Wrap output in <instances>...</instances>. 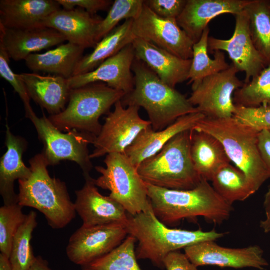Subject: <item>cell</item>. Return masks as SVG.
Wrapping results in <instances>:
<instances>
[{
  "label": "cell",
  "mask_w": 270,
  "mask_h": 270,
  "mask_svg": "<svg viewBox=\"0 0 270 270\" xmlns=\"http://www.w3.org/2000/svg\"><path fill=\"white\" fill-rule=\"evenodd\" d=\"M148 196L154 214L168 226L178 225L184 219L195 222L198 216L214 224L227 220L233 207L202 178L194 188L170 190L146 183Z\"/></svg>",
  "instance_id": "1"
},
{
  "label": "cell",
  "mask_w": 270,
  "mask_h": 270,
  "mask_svg": "<svg viewBox=\"0 0 270 270\" xmlns=\"http://www.w3.org/2000/svg\"><path fill=\"white\" fill-rule=\"evenodd\" d=\"M126 226L128 234L138 242L136 248L137 259L148 260L161 269L164 268V260L169 253L198 242L215 241L225 234L214 230H189L170 228L156 217L151 204L139 214H128Z\"/></svg>",
  "instance_id": "2"
},
{
  "label": "cell",
  "mask_w": 270,
  "mask_h": 270,
  "mask_svg": "<svg viewBox=\"0 0 270 270\" xmlns=\"http://www.w3.org/2000/svg\"><path fill=\"white\" fill-rule=\"evenodd\" d=\"M132 70L134 88L121 102L124 106L143 108L154 130H162L182 116L198 112L188 98L164 82L142 61L135 58Z\"/></svg>",
  "instance_id": "3"
},
{
  "label": "cell",
  "mask_w": 270,
  "mask_h": 270,
  "mask_svg": "<svg viewBox=\"0 0 270 270\" xmlns=\"http://www.w3.org/2000/svg\"><path fill=\"white\" fill-rule=\"evenodd\" d=\"M29 164L30 176L18 180V203L38 210L52 228H64L76 214L74 203L70 198L66 184L49 175L42 152L30 159Z\"/></svg>",
  "instance_id": "4"
},
{
  "label": "cell",
  "mask_w": 270,
  "mask_h": 270,
  "mask_svg": "<svg viewBox=\"0 0 270 270\" xmlns=\"http://www.w3.org/2000/svg\"><path fill=\"white\" fill-rule=\"evenodd\" d=\"M194 128L208 132L220 141L230 162L245 174L255 192L269 178L258 148L259 132L233 116H204Z\"/></svg>",
  "instance_id": "5"
},
{
  "label": "cell",
  "mask_w": 270,
  "mask_h": 270,
  "mask_svg": "<svg viewBox=\"0 0 270 270\" xmlns=\"http://www.w3.org/2000/svg\"><path fill=\"white\" fill-rule=\"evenodd\" d=\"M192 130L178 134L139 164L138 173L146 183L176 190H190L199 184L202 178L194 168L190 152Z\"/></svg>",
  "instance_id": "6"
},
{
  "label": "cell",
  "mask_w": 270,
  "mask_h": 270,
  "mask_svg": "<svg viewBox=\"0 0 270 270\" xmlns=\"http://www.w3.org/2000/svg\"><path fill=\"white\" fill-rule=\"evenodd\" d=\"M125 94L103 82L71 89L66 107L48 118L62 132L75 130L96 136L102 127L99 122L100 116Z\"/></svg>",
  "instance_id": "7"
},
{
  "label": "cell",
  "mask_w": 270,
  "mask_h": 270,
  "mask_svg": "<svg viewBox=\"0 0 270 270\" xmlns=\"http://www.w3.org/2000/svg\"><path fill=\"white\" fill-rule=\"evenodd\" d=\"M106 167L96 166L100 176L94 179L96 186L110 191V197L120 203L128 214L135 215L150 205L146 183L124 153H110L104 160Z\"/></svg>",
  "instance_id": "8"
},
{
  "label": "cell",
  "mask_w": 270,
  "mask_h": 270,
  "mask_svg": "<svg viewBox=\"0 0 270 270\" xmlns=\"http://www.w3.org/2000/svg\"><path fill=\"white\" fill-rule=\"evenodd\" d=\"M26 116L34 124L44 144L42 153L48 166L69 160L80 166L84 176L90 174L92 166L88 146L93 143L95 136L75 130L62 133L44 115L38 117L33 110L26 113Z\"/></svg>",
  "instance_id": "9"
},
{
  "label": "cell",
  "mask_w": 270,
  "mask_h": 270,
  "mask_svg": "<svg viewBox=\"0 0 270 270\" xmlns=\"http://www.w3.org/2000/svg\"><path fill=\"white\" fill-rule=\"evenodd\" d=\"M114 106V110L105 118L100 134L94 138V149L90 154V159L110 153H123L142 130L151 126L148 120L140 116L138 106L130 105L126 108L121 100Z\"/></svg>",
  "instance_id": "10"
},
{
  "label": "cell",
  "mask_w": 270,
  "mask_h": 270,
  "mask_svg": "<svg viewBox=\"0 0 270 270\" xmlns=\"http://www.w3.org/2000/svg\"><path fill=\"white\" fill-rule=\"evenodd\" d=\"M238 72L232 64L228 69L205 78L192 90L189 102L206 116H232L236 108L234 94L244 84L236 76Z\"/></svg>",
  "instance_id": "11"
},
{
  "label": "cell",
  "mask_w": 270,
  "mask_h": 270,
  "mask_svg": "<svg viewBox=\"0 0 270 270\" xmlns=\"http://www.w3.org/2000/svg\"><path fill=\"white\" fill-rule=\"evenodd\" d=\"M132 32L135 37L181 58L189 60L192 57L194 43L176 20L158 16L144 2L140 14L133 20Z\"/></svg>",
  "instance_id": "12"
},
{
  "label": "cell",
  "mask_w": 270,
  "mask_h": 270,
  "mask_svg": "<svg viewBox=\"0 0 270 270\" xmlns=\"http://www.w3.org/2000/svg\"><path fill=\"white\" fill-rule=\"evenodd\" d=\"M128 236L126 224L82 225L70 236L66 248L68 259L80 266L109 253Z\"/></svg>",
  "instance_id": "13"
},
{
  "label": "cell",
  "mask_w": 270,
  "mask_h": 270,
  "mask_svg": "<svg viewBox=\"0 0 270 270\" xmlns=\"http://www.w3.org/2000/svg\"><path fill=\"white\" fill-rule=\"evenodd\" d=\"M184 250L189 260L197 267L214 266L263 270L268 265L264 256V250L258 245L230 248L219 246L214 240H206L186 246Z\"/></svg>",
  "instance_id": "14"
},
{
  "label": "cell",
  "mask_w": 270,
  "mask_h": 270,
  "mask_svg": "<svg viewBox=\"0 0 270 270\" xmlns=\"http://www.w3.org/2000/svg\"><path fill=\"white\" fill-rule=\"evenodd\" d=\"M235 16V27L232 36L223 40L209 36L208 50L225 51L238 71L245 72L244 83L248 82L266 65L252 40L248 20L244 9Z\"/></svg>",
  "instance_id": "15"
},
{
  "label": "cell",
  "mask_w": 270,
  "mask_h": 270,
  "mask_svg": "<svg viewBox=\"0 0 270 270\" xmlns=\"http://www.w3.org/2000/svg\"><path fill=\"white\" fill-rule=\"evenodd\" d=\"M135 58L132 43L108 58L94 70L68 79L71 89L94 82H103L114 89L127 94L134 88L132 70Z\"/></svg>",
  "instance_id": "16"
},
{
  "label": "cell",
  "mask_w": 270,
  "mask_h": 270,
  "mask_svg": "<svg viewBox=\"0 0 270 270\" xmlns=\"http://www.w3.org/2000/svg\"><path fill=\"white\" fill-rule=\"evenodd\" d=\"M83 187L75 191V210L82 225L93 226L112 223L126 224L128 212L118 202L102 194L90 174L84 176Z\"/></svg>",
  "instance_id": "17"
},
{
  "label": "cell",
  "mask_w": 270,
  "mask_h": 270,
  "mask_svg": "<svg viewBox=\"0 0 270 270\" xmlns=\"http://www.w3.org/2000/svg\"><path fill=\"white\" fill-rule=\"evenodd\" d=\"M102 20L80 8H60L44 18L40 26L56 30L68 42L85 49L94 48L97 44L96 32Z\"/></svg>",
  "instance_id": "18"
},
{
  "label": "cell",
  "mask_w": 270,
  "mask_h": 270,
  "mask_svg": "<svg viewBox=\"0 0 270 270\" xmlns=\"http://www.w3.org/2000/svg\"><path fill=\"white\" fill-rule=\"evenodd\" d=\"M65 37L56 30L43 26L10 28L0 25V42L10 58L24 60L34 52L62 44Z\"/></svg>",
  "instance_id": "19"
},
{
  "label": "cell",
  "mask_w": 270,
  "mask_h": 270,
  "mask_svg": "<svg viewBox=\"0 0 270 270\" xmlns=\"http://www.w3.org/2000/svg\"><path fill=\"white\" fill-rule=\"evenodd\" d=\"M250 0H187L176 22L196 43L210 20L224 14L236 15L242 11Z\"/></svg>",
  "instance_id": "20"
},
{
  "label": "cell",
  "mask_w": 270,
  "mask_h": 270,
  "mask_svg": "<svg viewBox=\"0 0 270 270\" xmlns=\"http://www.w3.org/2000/svg\"><path fill=\"white\" fill-rule=\"evenodd\" d=\"M204 116L198 112L189 114L160 130H154L151 126L142 130L123 153L137 168L142 161L158 153L175 136L193 129Z\"/></svg>",
  "instance_id": "21"
},
{
  "label": "cell",
  "mask_w": 270,
  "mask_h": 270,
  "mask_svg": "<svg viewBox=\"0 0 270 270\" xmlns=\"http://www.w3.org/2000/svg\"><path fill=\"white\" fill-rule=\"evenodd\" d=\"M132 44L135 58L145 63L165 84L174 88L188 80L192 59L181 58L136 37Z\"/></svg>",
  "instance_id": "22"
},
{
  "label": "cell",
  "mask_w": 270,
  "mask_h": 270,
  "mask_svg": "<svg viewBox=\"0 0 270 270\" xmlns=\"http://www.w3.org/2000/svg\"><path fill=\"white\" fill-rule=\"evenodd\" d=\"M24 82L28 95L51 115L64 110L71 88L68 79L56 75L44 76L36 72L18 74Z\"/></svg>",
  "instance_id": "23"
},
{
  "label": "cell",
  "mask_w": 270,
  "mask_h": 270,
  "mask_svg": "<svg viewBox=\"0 0 270 270\" xmlns=\"http://www.w3.org/2000/svg\"><path fill=\"white\" fill-rule=\"evenodd\" d=\"M6 128V151L0 161V193L4 204H10L18 203V194L14 190V181L28 178L31 170L22 161V154L27 146L26 140L14 135L7 122Z\"/></svg>",
  "instance_id": "24"
},
{
  "label": "cell",
  "mask_w": 270,
  "mask_h": 270,
  "mask_svg": "<svg viewBox=\"0 0 270 270\" xmlns=\"http://www.w3.org/2000/svg\"><path fill=\"white\" fill-rule=\"evenodd\" d=\"M60 6L56 0H0V25L10 28L40 26Z\"/></svg>",
  "instance_id": "25"
},
{
  "label": "cell",
  "mask_w": 270,
  "mask_h": 270,
  "mask_svg": "<svg viewBox=\"0 0 270 270\" xmlns=\"http://www.w3.org/2000/svg\"><path fill=\"white\" fill-rule=\"evenodd\" d=\"M190 152L195 170L208 181L220 168L231 162L220 141L208 132L194 128L192 130Z\"/></svg>",
  "instance_id": "26"
},
{
  "label": "cell",
  "mask_w": 270,
  "mask_h": 270,
  "mask_svg": "<svg viewBox=\"0 0 270 270\" xmlns=\"http://www.w3.org/2000/svg\"><path fill=\"white\" fill-rule=\"evenodd\" d=\"M84 48L67 42L42 54L34 53L24 60L26 66L34 72H42L69 79L74 76Z\"/></svg>",
  "instance_id": "27"
},
{
  "label": "cell",
  "mask_w": 270,
  "mask_h": 270,
  "mask_svg": "<svg viewBox=\"0 0 270 270\" xmlns=\"http://www.w3.org/2000/svg\"><path fill=\"white\" fill-rule=\"evenodd\" d=\"M134 20H126L100 40L90 54L84 56L76 64L74 76L90 72L108 58L132 42Z\"/></svg>",
  "instance_id": "28"
},
{
  "label": "cell",
  "mask_w": 270,
  "mask_h": 270,
  "mask_svg": "<svg viewBox=\"0 0 270 270\" xmlns=\"http://www.w3.org/2000/svg\"><path fill=\"white\" fill-rule=\"evenodd\" d=\"M210 28L207 26L198 42L192 46V57L188 74V84L194 90L206 77L228 69V64L222 51H214V58L208 54V38Z\"/></svg>",
  "instance_id": "29"
},
{
  "label": "cell",
  "mask_w": 270,
  "mask_h": 270,
  "mask_svg": "<svg viewBox=\"0 0 270 270\" xmlns=\"http://www.w3.org/2000/svg\"><path fill=\"white\" fill-rule=\"evenodd\" d=\"M244 10L252 42L267 66L270 64V0H250Z\"/></svg>",
  "instance_id": "30"
},
{
  "label": "cell",
  "mask_w": 270,
  "mask_h": 270,
  "mask_svg": "<svg viewBox=\"0 0 270 270\" xmlns=\"http://www.w3.org/2000/svg\"><path fill=\"white\" fill-rule=\"evenodd\" d=\"M216 192L227 202L244 201L256 192L245 174L230 164L220 168L210 180Z\"/></svg>",
  "instance_id": "31"
},
{
  "label": "cell",
  "mask_w": 270,
  "mask_h": 270,
  "mask_svg": "<svg viewBox=\"0 0 270 270\" xmlns=\"http://www.w3.org/2000/svg\"><path fill=\"white\" fill-rule=\"evenodd\" d=\"M36 218V213L30 210L13 238L8 258L12 270H28L36 258L30 243L38 224Z\"/></svg>",
  "instance_id": "32"
},
{
  "label": "cell",
  "mask_w": 270,
  "mask_h": 270,
  "mask_svg": "<svg viewBox=\"0 0 270 270\" xmlns=\"http://www.w3.org/2000/svg\"><path fill=\"white\" fill-rule=\"evenodd\" d=\"M137 242L132 235L109 253L81 266L82 270H142L136 254Z\"/></svg>",
  "instance_id": "33"
},
{
  "label": "cell",
  "mask_w": 270,
  "mask_h": 270,
  "mask_svg": "<svg viewBox=\"0 0 270 270\" xmlns=\"http://www.w3.org/2000/svg\"><path fill=\"white\" fill-rule=\"evenodd\" d=\"M233 99L234 104L238 106L252 107L262 105L270 108V64L236 90Z\"/></svg>",
  "instance_id": "34"
},
{
  "label": "cell",
  "mask_w": 270,
  "mask_h": 270,
  "mask_svg": "<svg viewBox=\"0 0 270 270\" xmlns=\"http://www.w3.org/2000/svg\"><path fill=\"white\" fill-rule=\"evenodd\" d=\"M144 4L143 0H115L106 16L98 26L97 42L116 28L120 21L136 18L142 12Z\"/></svg>",
  "instance_id": "35"
},
{
  "label": "cell",
  "mask_w": 270,
  "mask_h": 270,
  "mask_svg": "<svg viewBox=\"0 0 270 270\" xmlns=\"http://www.w3.org/2000/svg\"><path fill=\"white\" fill-rule=\"evenodd\" d=\"M18 203L4 204L0 208V250L9 258L13 238L26 214Z\"/></svg>",
  "instance_id": "36"
},
{
  "label": "cell",
  "mask_w": 270,
  "mask_h": 270,
  "mask_svg": "<svg viewBox=\"0 0 270 270\" xmlns=\"http://www.w3.org/2000/svg\"><path fill=\"white\" fill-rule=\"evenodd\" d=\"M232 116L258 132L270 131V108L265 106L246 107L236 104Z\"/></svg>",
  "instance_id": "37"
},
{
  "label": "cell",
  "mask_w": 270,
  "mask_h": 270,
  "mask_svg": "<svg viewBox=\"0 0 270 270\" xmlns=\"http://www.w3.org/2000/svg\"><path fill=\"white\" fill-rule=\"evenodd\" d=\"M10 59L2 44L0 42V75L10 84L14 90L18 94L24 103L26 113L32 110L30 104V98L18 74L14 72L10 68L8 64Z\"/></svg>",
  "instance_id": "38"
},
{
  "label": "cell",
  "mask_w": 270,
  "mask_h": 270,
  "mask_svg": "<svg viewBox=\"0 0 270 270\" xmlns=\"http://www.w3.org/2000/svg\"><path fill=\"white\" fill-rule=\"evenodd\" d=\"M187 0H148L144 4L156 15L166 18H174L180 15Z\"/></svg>",
  "instance_id": "39"
},
{
  "label": "cell",
  "mask_w": 270,
  "mask_h": 270,
  "mask_svg": "<svg viewBox=\"0 0 270 270\" xmlns=\"http://www.w3.org/2000/svg\"><path fill=\"white\" fill-rule=\"evenodd\" d=\"M63 8L70 10L78 8L94 15L98 12L108 10L112 4L110 0H56Z\"/></svg>",
  "instance_id": "40"
},
{
  "label": "cell",
  "mask_w": 270,
  "mask_h": 270,
  "mask_svg": "<svg viewBox=\"0 0 270 270\" xmlns=\"http://www.w3.org/2000/svg\"><path fill=\"white\" fill-rule=\"evenodd\" d=\"M164 264L166 270H198L185 254L179 250L169 253L165 258Z\"/></svg>",
  "instance_id": "41"
},
{
  "label": "cell",
  "mask_w": 270,
  "mask_h": 270,
  "mask_svg": "<svg viewBox=\"0 0 270 270\" xmlns=\"http://www.w3.org/2000/svg\"><path fill=\"white\" fill-rule=\"evenodd\" d=\"M258 146L262 159L270 178V131L264 130L258 132Z\"/></svg>",
  "instance_id": "42"
},
{
  "label": "cell",
  "mask_w": 270,
  "mask_h": 270,
  "mask_svg": "<svg viewBox=\"0 0 270 270\" xmlns=\"http://www.w3.org/2000/svg\"><path fill=\"white\" fill-rule=\"evenodd\" d=\"M263 206L265 218L260 221V226L264 233L270 234V186L264 194Z\"/></svg>",
  "instance_id": "43"
},
{
  "label": "cell",
  "mask_w": 270,
  "mask_h": 270,
  "mask_svg": "<svg viewBox=\"0 0 270 270\" xmlns=\"http://www.w3.org/2000/svg\"><path fill=\"white\" fill-rule=\"evenodd\" d=\"M28 270H52L48 262L40 256H36V258Z\"/></svg>",
  "instance_id": "44"
},
{
  "label": "cell",
  "mask_w": 270,
  "mask_h": 270,
  "mask_svg": "<svg viewBox=\"0 0 270 270\" xmlns=\"http://www.w3.org/2000/svg\"><path fill=\"white\" fill-rule=\"evenodd\" d=\"M0 270H12L8 258L2 254H0Z\"/></svg>",
  "instance_id": "45"
}]
</instances>
